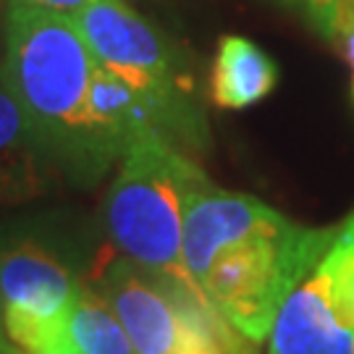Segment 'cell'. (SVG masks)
<instances>
[{
  "label": "cell",
  "mask_w": 354,
  "mask_h": 354,
  "mask_svg": "<svg viewBox=\"0 0 354 354\" xmlns=\"http://www.w3.org/2000/svg\"><path fill=\"white\" fill-rule=\"evenodd\" d=\"M50 178L0 61V207L37 200Z\"/></svg>",
  "instance_id": "cell-7"
},
{
  "label": "cell",
  "mask_w": 354,
  "mask_h": 354,
  "mask_svg": "<svg viewBox=\"0 0 354 354\" xmlns=\"http://www.w3.org/2000/svg\"><path fill=\"white\" fill-rule=\"evenodd\" d=\"M268 354H354V315L323 260L279 310Z\"/></svg>",
  "instance_id": "cell-6"
},
{
  "label": "cell",
  "mask_w": 354,
  "mask_h": 354,
  "mask_svg": "<svg viewBox=\"0 0 354 354\" xmlns=\"http://www.w3.org/2000/svg\"><path fill=\"white\" fill-rule=\"evenodd\" d=\"M61 354H79V352H74V349H66V352H61Z\"/></svg>",
  "instance_id": "cell-14"
},
{
  "label": "cell",
  "mask_w": 354,
  "mask_h": 354,
  "mask_svg": "<svg viewBox=\"0 0 354 354\" xmlns=\"http://www.w3.org/2000/svg\"><path fill=\"white\" fill-rule=\"evenodd\" d=\"M3 71L53 176L95 187L111 168L89 124V84L97 61L74 16L6 0Z\"/></svg>",
  "instance_id": "cell-2"
},
{
  "label": "cell",
  "mask_w": 354,
  "mask_h": 354,
  "mask_svg": "<svg viewBox=\"0 0 354 354\" xmlns=\"http://www.w3.org/2000/svg\"><path fill=\"white\" fill-rule=\"evenodd\" d=\"M74 21L97 66L174 108L203 113L194 102L181 53L127 0H95L74 13Z\"/></svg>",
  "instance_id": "cell-5"
},
{
  "label": "cell",
  "mask_w": 354,
  "mask_h": 354,
  "mask_svg": "<svg viewBox=\"0 0 354 354\" xmlns=\"http://www.w3.org/2000/svg\"><path fill=\"white\" fill-rule=\"evenodd\" d=\"M328 39L342 48L346 64L352 68V95H354V0H339L333 21H330Z\"/></svg>",
  "instance_id": "cell-10"
},
{
  "label": "cell",
  "mask_w": 354,
  "mask_h": 354,
  "mask_svg": "<svg viewBox=\"0 0 354 354\" xmlns=\"http://www.w3.org/2000/svg\"><path fill=\"white\" fill-rule=\"evenodd\" d=\"M205 181L207 174L171 142H134L102 203V226L113 247L160 279L200 289L184 266V213Z\"/></svg>",
  "instance_id": "cell-3"
},
{
  "label": "cell",
  "mask_w": 354,
  "mask_h": 354,
  "mask_svg": "<svg viewBox=\"0 0 354 354\" xmlns=\"http://www.w3.org/2000/svg\"><path fill=\"white\" fill-rule=\"evenodd\" d=\"M339 226L294 223L257 197L207 178L184 213V266L239 336L260 344L276 315L333 244Z\"/></svg>",
  "instance_id": "cell-1"
},
{
  "label": "cell",
  "mask_w": 354,
  "mask_h": 354,
  "mask_svg": "<svg viewBox=\"0 0 354 354\" xmlns=\"http://www.w3.org/2000/svg\"><path fill=\"white\" fill-rule=\"evenodd\" d=\"M84 281L71 257L32 231L0 228V302L3 323L21 354H61L71 349L66 326Z\"/></svg>",
  "instance_id": "cell-4"
},
{
  "label": "cell",
  "mask_w": 354,
  "mask_h": 354,
  "mask_svg": "<svg viewBox=\"0 0 354 354\" xmlns=\"http://www.w3.org/2000/svg\"><path fill=\"white\" fill-rule=\"evenodd\" d=\"M29 6H37V8H45V11L53 13H64V16H74L82 8L92 6L95 0H24Z\"/></svg>",
  "instance_id": "cell-12"
},
{
  "label": "cell",
  "mask_w": 354,
  "mask_h": 354,
  "mask_svg": "<svg viewBox=\"0 0 354 354\" xmlns=\"http://www.w3.org/2000/svg\"><path fill=\"white\" fill-rule=\"evenodd\" d=\"M66 342L79 354H134L127 330L100 286L84 283L74 299Z\"/></svg>",
  "instance_id": "cell-9"
},
{
  "label": "cell",
  "mask_w": 354,
  "mask_h": 354,
  "mask_svg": "<svg viewBox=\"0 0 354 354\" xmlns=\"http://www.w3.org/2000/svg\"><path fill=\"white\" fill-rule=\"evenodd\" d=\"M0 354H21L13 342L8 339V333H6V323H3V302H0Z\"/></svg>",
  "instance_id": "cell-13"
},
{
  "label": "cell",
  "mask_w": 354,
  "mask_h": 354,
  "mask_svg": "<svg viewBox=\"0 0 354 354\" xmlns=\"http://www.w3.org/2000/svg\"><path fill=\"white\" fill-rule=\"evenodd\" d=\"M279 84V66L260 45L239 35H226L218 42L210 97L218 108L241 111L266 100Z\"/></svg>",
  "instance_id": "cell-8"
},
{
  "label": "cell",
  "mask_w": 354,
  "mask_h": 354,
  "mask_svg": "<svg viewBox=\"0 0 354 354\" xmlns=\"http://www.w3.org/2000/svg\"><path fill=\"white\" fill-rule=\"evenodd\" d=\"M286 6L302 11L313 24L317 26V32L323 37H328L330 21H333V11H336V3L339 0H283Z\"/></svg>",
  "instance_id": "cell-11"
}]
</instances>
